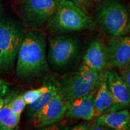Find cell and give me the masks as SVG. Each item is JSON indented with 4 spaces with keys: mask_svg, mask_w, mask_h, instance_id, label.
I'll use <instances>...</instances> for the list:
<instances>
[{
    "mask_svg": "<svg viewBox=\"0 0 130 130\" xmlns=\"http://www.w3.org/2000/svg\"><path fill=\"white\" fill-rule=\"evenodd\" d=\"M66 105L62 96L57 93L32 117L36 127H43L57 122L66 115Z\"/></svg>",
    "mask_w": 130,
    "mask_h": 130,
    "instance_id": "cell-8",
    "label": "cell"
},
{
    "mask_svg": "<svg viewBox=\"0 0 130 130\" xmlns=\"http://www.w3.org/2000/svg\"><path fill=\"white\" fill-rule=\"evenodd\" d=\"M114 99V105L108 113L125 109L130 105V91L124 80L115 71H108L104 75Z\"/></svg>",
    "mask_w": 130,
    "mask_h": 130,
    "instance_id": "cell-10",
    "label": "cell"
},
{
    "mask_svg": "<svg viewBox=\"0 0 130 130\" xmlns=\"http://www.w3.org/2000/svg\"><path fill=\"white\" fill-rule=\"evenodd\" d=\"M20 118L11 109L9 103L5 104L0 110V129H14L18 126Z\"/></svg>",
    "mask_w": 130,
    "mask_h": 130,
    "instance_id": "cell-16",
    "label": "cell"
},
{
    "mask_svg": "<svg viewBox=\"0 0 130 130\" xmlns=\"http://www.w3.org/2000/svg\"><path fill=\"white\" fill-rule=\"evenodd\" d=\"M48 26L56 32H68L93 28V21L71 0H60Z\"/></svg>",
    "mask_w": 130,
    "mask_h": 130,
    "instance_id": "cell-3",
    "label": "cell"
},
{
    "mask_svg": "<svg viewBox=\"0 0 130 130\" xmlns=\"http://www.w3.org/2000/svg\"><path fill=\"white\" fill-rule=\"evenodd\" d=\"M9 105L14 113H16L18 116L21 117V114L27 104L22 97V95H18L9 102Z\"/></svg>",
    "mask_w": 130,
    "mask_h": 130,
    "instance_id": "cell-18",
    "label": "cell"
},
{
    "mask_svg": "<svg viewBox=\"0 0 130 130\" xmlns=\"http://www.w3.org/2000/svg\"><path fill=\"white\" fill-rule=\"evenodd\" d=\"M91 123L90 122H82L79 123V124L75 126H74L72 128V129L75 130H86V129H89Z\"/></svg>",
    "mask_w": 130,
    "mask_h": 130,
    "instance_id": "cell-21",
    "label": "cell"
},
{
    "mask_svg": "<svg viewBox=\"0 0 130 130\" xmlns=\"http://www.w3.org/2000/svg\"><path fill=\"white\" fill-rule=\"evenodd\" d=\"M107 64L120 69L130 63V37L113 36L105 46Z\"/></svg>",
    "mask_w": 130,
    "mask_h": 130,
    "instance_id": "cell-9",
    "label": "cell"
},
{
    "mask_svg": "<svg viewBox=\"0 0 130 130\" xmlns=\"http://www.w3.org/2000/svg\"><path fill=\"white\" fill-rule=\"evenodd\" d=\"M3 12V6L1 3H0V20H1V18H2Z\"/></svg>",
    "mask_w": 130,
    "mask_h": 130,
    "instance_id": "cell-24",
    "label": "cell"
},
{
    "mask_svg": "<svg viewBox=\"0 0 130 130\" xmlns=\"http://www.w3.org/2000/svg\"><path fill=\"white\" fill-rule=\"evenodd\" d=\"M47 59L57 69L66 68L79 57L80 45L75 37L71 36H56L48 41Z\"/></svg>",
    "mask_w": 130,
    "mask_h": 130,
    "instance_id": "cell-5",
    "label": "cell"
},
{
    "mask_svg": "<svg viewBox=\"0 0 130 130\" xmlns=\"http://www.w3.org/2000/svg\"><path fill=\"white\" fill-rule=\"evenodd\" d=\"M43 90V86H42L40 88L28 90L22 95L26 104L29 105L36 102L42 96Z\"/></svg>",
    "mask_w": 130,
    "mask_h": 130,
    "instance_id": "cell-17",
    "label": "cell"
},
{
    "mask_svg": "<svg viewBox=\"0 0 130 130\" xmlns=\"http://www.w3.org/2000/svg\"><path fill=\"white\" fill-rule=\"evenodd\" d=\"M43 93L39 99L32 104L29 105L27 110L28 116L32 117L46 105L55 95L58 93V81L52 75H48L43 79Z\"/></svg>",
    "mask_w": 130,
    "mask_h": 130,
    "instance_id": "cell-14",
    "label": "cell"
},
{
    "mask_svg": "<svg viewBox=\"0 0 130 130\" xmlns=\"http://www.w3.org/2000/svg\"><path fill=\"white\" fill-rule=\"evenodd\" d=\"M46 42L41 34L30 31L24 35L16 63V75L21 78L40 75L48 71Z\"/></svg>",
    "mask_w": 130,
    "mask_h": 130,
    "instance_id": "cell-1",
    "label": "cell"
},
{
    "mask_svg": "<svg viewBox=\"0 0 130 130\" xmlns=\"http://www.w3.org/2000/svg\"><path fill=\"white\" fill-rule=\"evenodd\" d=\"M114 105V99L104 77L97 88L93 98L95 117L107 113Z\"/></svg>",
    "mask_w": 130,
    "mask_h": 130,
    "instance_id": "cell-15",
    "label": "cell"
},
{
    "mask_svg": "<svg viewBox=\"0 0 130 130\" xmlns=\"http://www.w3.org/2000/svg\"><path fill=\"white\" fill-rule=\"evenodd\" d=\"M96 90L84 96L65 101L66 116L71 118L90 121L95 117L93 98Z\"/></svg>",
    "mask_w": 130,
    "mask_h": 130,
    "instance_id": "cell-11",
    "label": "cell"
},
{
    "mask_svg": "<svg viewBox=\"0 0 130 130\" xmlns=\"http://www.w3.org/2000/svg\"><path fill=\"white\" fill-rule=\"evenodd\" d=\"M71 1L83 9H86L89 4V0H71Z\"/></svg>",
    "mask_w": 130,
    "mask_h": 130,
    "instance_id": "cell-22",
    "label": "cell"
},
{
    "mask_svg": "<svg viewBox=\"0 0 130 130\" xmlns=\"http://www.w3.org/2000/svg\"><path fill=\"white\" fill-rule=\"evenodd\" d=\"M58 2L57 0H21V12L28 25L38 28L51 18Z\"/></svg>",
    "mask_w": 130,
    "mask_h": 130,
    "instance_id": "cell-7",
    "label": "cell"
},
{
    "mask_svg": "<svg viewBox=\"0 0 130 130\" xmlns=\"http://www.w3.org/2000/svg\"><path fill=\"white\" fill-rule=\"evenodd\" d=\"M107 64L105 46L99 39L96 38L90 42L81 65L101 72Z\"/></svg>",
    "mask_w": 130,
    "mask_h": 130,
    "instance_id": "cell-12",
    "label": "cell"
},
{
    "mask_svg": "<svg viewBox=\"0 0 130 130\" xmlns=\"http://www.w3.org/2000/svg\"><path fill=\"white\" fill-rule=\"evenodd\" d=\"M9 87L6 81L0 78V98H3L7 94Z\"/></svg>",
    "mask_w": 130,
    "mask_h": 130,
    "instance_id": "cell-20",
    "label": "cell"
},
{
    "mask_svg": "<svg viewBox=\"0 0 130 130\" xmlns=\"http://www.w3.org/2000/svg\"><path fill=\"white\" fill-rule=\"evenodd\" d=\"M5 104H6V102L3 100V98H0V110L4 106Z\"/></svg>",
    "mask_w": 130,
    "mask_h": 130,
    "instance_id": "cell-23",
    "label": "cell"
},
{
    "mask_svg": "<svg viewBox=\"0 0 130 130\" xmlns=\"http://www.w3.org/2000/svg\"><path fill=\"white\" fill-rule=\"evenodd\" d=\"M24 35L21 24L2 16L0 20V71H7L13 66Z\"/></svg>",
    "mask_w": 130,
    "mask_h": 130,
    "instance_id": "cell-4",
    "label": "cell"
},
{
    "mask_svg": "<svg viewBox=\"0 0 130 130\" xmlns=\"http://www.w3.org/2000/svg\"><path fill=\"white\" fill-rule=\"evenodd\" d=\"M121 69L122 71L121 76L125 82L130 91V66L128 65L125 67L122 68Z\"/></svg>",
    "mask_w": 130,
    "mask_h": 130,
    "instance_id": "cell-19",
    "label": "cell"
},
{
    "mask_svg": "<svg viewBox=\"0 0 130 130\" xmlns=\"http://www.w3.org/2000/svg\"><path fill=\"white\" fill-rule=\"evenodd\" d=\"M103 78L100 72L81 65L77 71L61 77L58 81V93L65 101L84 96L96 90Z\"/></svg>",
    "mask_w": 130,
    "mask_h": 130,
    "instance_id": "cell-2",
    "label": "cell"
},
{
    "mask_svg": "<svg viewBox=\"0 0 130 130\" xmlns=\"http://www.w3.org/2000/svg\"><path fill=\"white\" fill-rule=\"evenodd\" d=\"M128 31H129L130 34V11L129 13V18H128Z\"/></svg>",
    "mask_w": 130,
    "mask_h": 130,
    "instance_id": "cell-25",
    "label": "cell"
},
{
    "mask_svg": "<svg viewBox=\"0 0 130 130\" xmlns=\"http://www.w3.org/2000/svg\"><path fill=\"white\" fill-rule=\"evenodd\" d=\"M57 1H60V0H57Z\"/></svg>",
    "mask_w": 130,
    "mask_h": 130,
    "instance_id": "cell-26",
    "label": "cell"
},
{
    "mask_svg": "<svg viewBox=\"0 0 130 130\" xmlns=\"http://www.w3.org/2000/svg\"><path fill=\"white\" fill-rule=\"evenodd\" d=\"M129 13L126 7L116 1L105 2L101 7L98 19L107 32L113 36H123L128 31Z\"/></svg>",
    "mask_w": 130,
    "mask_h": 130,
    "instance_id": "cell-6",
    "label": "cell"
},
{
    "mask_svg": "<svg viewBox=\"0 0 130 130\" xmlns=\"http://www.w3.org/2000/svg\"><path fill=\"white\" fill-rule=\"evenodd\" d=\"M96 123L116 130H130V113L126 109L97 117Z\"/></svg>",
    "mask_w": 130,
    "mask_h": 130,
    "instance_id": "cell-13",
    "label": "cell"
}]
</instances>
